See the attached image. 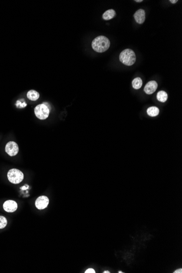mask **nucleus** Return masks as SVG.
<instances>
[{
	"label": "nucleus",
	"instance_id": "nucleus-5",
	"mask_svg": "<svg viewBox=\"0 0 182 273\" xmlns=\"http://www.w3.org/2000/svg\"><path fill=\"white\" fill-rule=\"evenodd\" d=\"M5 151L9 156H16L19 152L18 145L14 141L8 142L5 147Z\"/></svg>",
	"mask_w": 182,
	"mask_h": 273
},
{
	"label": "nucleus",
	"instance_id": "nucleus-13",
	"mask_svg": "<svg viewBox=\"0 0 182 273\" xmlns=\"http://www.w3.org/2000/svg\"><path fill=\"white\" fill-rule=\"evenodd\" d=\"M167 98H168L167 94L163 90L159 91V92L158 93L157 95V98L159 102H162V103L166 102L167 99Z\"/></svg>",
	"mask_w": 182,
	"mask_h": 273
},
{
	"label": "nucleus",
	"instance_id": "nucleus-18",
	"mask_svg": "<svg viewBox=\"0 0 182 273\" xmlns=\"http://www.w3.org/2000/svg\"><path fill=\"white\" fill-rule=\"evenodd\" d=\"M182 273V269H177V271H176L174 273Z\"/></svg>",
	"mask_w": 182,
	"mask_h": 273
},
{
	"label": "nucleus",
	"instance_id": "nucleus-10",
	"mask_svg": "<svg viewBox=\"0 0 182 273\" xmlns=\"http://www.w3.org/2000/svg\"><path fill=\"white\" fill-rule=\"evenodd\" d=\"M116 15V11L114 9H109L105 11L102 15V18L105 20H109Z\"/></svg>",
	"mask_w": 182,
	"mask_h": 273
},
{
	"label": "nucleus",
	"instance_id": "nucleus-4",
	"mask_svg": "<svg viewBox=\"0 0 182 273\" xmlns=\"http://www.w3.org/2000/svg\"><path fill=\"white\" fill-rule=\"evenodd\" d=\"M50 109L44 104H39L34 108V113L39 120H46L49 117Z\"/></svg>",
	"mask_w": 182,
	"mask_h": 273
},
{
	"label": "nucleus",
	"instance_id": "nucleus-8",
	"mask_svg": "<svg viewBox=\"0 0 182 273\" xmlns=\"http://www.w3.org/2000/svg\"><path fill=\"white\" fill-rule=\"evenodd\" d=\"M158 87L157 82L155 81H150L146 84L144 88V92L147 95H152L155 92Z\"/></svg>",
	"mask_w": 182,
	"mask_h": 273
},
{
	"label": "nucleus",
	"instance_id": "nucleus-15",
	"mask_svg": "<svg viewBox=\"0 0 182 273\" xmlns=\"http://www.w3.org/2000/svg\"><path fill=\"white\" fill-rule=\"evenodd\" d=\"M7 225V220L5 217L0 216V229L6 227Z\"/></svg>",
	"mask_w": 182,
	"mask_h": 273
},
{
	"label": "nucleus",
	"instance_id": "nucleus-2",
	"mask_svg": "<svg viewBox=\"0 0 182 273\" xmlns=\"http://www.w3.org/2000/svg\"><path fill=\"white\" fill-rule=\"evenodd\" d=\"M119 60L121 63L126 66H132L136 61V55L134 51L129 49L123 50L119 55Z\"/></svg>",
	"mask_w": 182,
	"mask_h": 273
},
{
	"label": "nucleus",
	"instance_id": "nucleus-21",
	"mask_svg": "<svg viewBox=\"0 0 182 273\" xmlns=\"http://www.w3.org/2000/svg\"><path fill=\"white\" fill-rule=\"evenodd\" d=\"M110 272L109 271H104V273H110Z\"/></svg>",
	"mask_w": 182,
	"mask_h": 273
},
{
	"label": "nucleus",
	"instance_id": "nucleus-17",
	"mask_svg": "<svg viewBox=\"0 0 182 273\" xmlns=\"http://www.w3.org/2000/svg\"><path fill=\"white\" fill-rule=\"evenodd\" d=\"M96 273V271H95L92 268H89V269H87V271H85V273Z\"/></svg>",
	"mask_w": 182,
	"mask_h": 273
},
{
	"label": "nucleus",
	"instance_id": "nucleus-1",
	"mask_svg": "<svg viewBox=\"0 0 182 273\" xmlns=\"http://www.w3.org/2000/svg\"><path fill=\"white\" fill-rule=\"evenodd\" d=\"M110 46V42L107 37L103 36L96 37L92 43V47L95 51L104 52L108 50Z\"/></svg>",
	"mask_w": 182,
	"mask_h": 273
},
{
	"label": "nucleus",
	"instance_id": "nucleus-20",
	"mask_svg": "<svg viewBox=\"0 0 182 273\" xmlns=\"http://www.w3.org/2000/svg\"><path fill=\"white\" fill-rule=\"evenodd\" d=\"M142 1H143L142 0H139V1L136 0V1H135V2H142Z\"/></svg>",
	"mask_w": 182,
	"mask_h": 273
},
{
	"label": "nucleus",
	"instance_id": "nucleus-9",
	"mask_svg": "<svg viewBox=\"0 0 182 273\" xmlns=\"http://www.w3.org/2000/svg\"><path fill=\"white\" fill-rule=\"evenodd\" d=\"M135 21L139 24H142L145 22L146 19V13L144 9H140L137 11L134 15Z\"/></svg>",
	"mask_w": 182,
	"mask_h": 273
},
{
	"label": "nucleus",
	"instance_id": "nucleus-11",
	"mask_svg": "<svg viewBox=\"0 0 182 273\" xmlns=\"http://www.w3.org/2000/svg\"><path fill=\"white\" fill-rule=\"evenodd\" d=\"M39 93L35 90H30L27 93V97L32 101H36L39 98Z\"/></svg>",
	"mask_w": 182,
	"mask_h": 273
},
{
	"label": "nucleus",
	"instance_id": "nucleus-3",
	"mask_svg": "<svg viewBox=\"0 0 182 273\" xmlns=\"http://www.w3.org/2000/svg\"><path fill=\"white\" fill-rule=\"evenodd\" d=\"M8 179L11 183L18 184L20 183L24 179V175L22 172L16 169L10 170L7 174Z\"/></svg>",
	"mask_w": 182,
	"mask_h": 273
},
{
	"label": "nucleus",
	"instance_id": "nucleus-14",
	"mask_svg": "<svg viewBox=\"0 0 182 273\" xmlns=\"http://www.w3.org/2000/svg\"><path fill=\"white\" fill-rule=\"evenodd\" d=\"M132 87L135 90H139L142 86V80L140 77H136L132 82Z\"/></svg>",
	"mask_w": 182,
	"mask_h": 273
},
{
	"label": "nucleus",
	"instance_id": "nucleus-6",
	"mask_svg": "<svg viewBox=\"0 0 182 273\" xmlns=\"http://www.w3.org/2000/svg\"><path fill=\"white\" fill-rule=\"evenodd\" d=\"M49 203V199L46 196H41L37 199L35 202V205L37 209L39 210L44 209L48 207Z\"/></svg>",
	"mask_w": 182,
	"mask_h": 273
},
{
	"label": "nucleus",
	"instance_id": "nucleus-7",
	"mask_svg": "<svg viewBox=\"0 0 182 273\" xmlns=\"http://www.w3.org/2000/svg\"><path fill=\"white\" fill-rule=\"evenodd\" d=\"M4 210L8 213L14 212L18 209V204L13 200H8L3 203Z\"/></svg>",
	"mask_w": 182,
	"mask_h": 273
},
{
	"label": "nucleus",
	"instance_id": "nucleus-16",
	"mask_svg": "<svg viewBox=\"0 0 182 273\" xmlns=\"http://www.w3.org/2000/svg\"><path fill=\"white\" fill-rule=\"evenodd\" d=\"M15 105H16V107L18 108H25L26 106H27V104L26 103L25 100L23 99H20L18 100V101L16 102Z\"/></svg>",
	"mask_w": 182,
	"mask_h": 273
},
{
	"label": "nucleus",
	"instance_id": "nucleus-19",
	"mask_svg": "<svg viewBox=\"0 0 182 273\" xmlns=\"http://www.w3.org/2000/svg\"><path fill=\"white\" fill-rule=\"evenodd\" d=\"M170 2H171V3H177V2H178L177 0H176V1H173V0H171V1H170Z\"/></svg>",
	"mask_w": 182,
	"mask_h": 273
},
{
	"label": "nucleus",
	"instance_id": "nucleus-12",
	"mask_svg": "<svg viewBox=\"0 0 182 273\" xmlns=\"http://www.w3.org/2000/svg\"><path fill=\"white\" fill-rule=\"evenodd\" d=\"M147 112L148 115L150 117H155L157 116L159 113V109L157 107L152 106L147 109Z\"/></svg>",
	"mask_w": 182,
	"mask_h": 273
}]
</instances>
